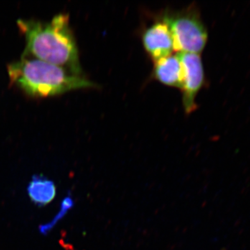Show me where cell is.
<instances>
[{
  "instance_id": "obj_3",
  "label": "cell",
  "mask_w": 250,
  "mask_h": 250,
  "mask_svg": "<svg viewBox=\"0 0 250 250\" xmlns=\"http://www.w3.org/2000/svg\"><path fill=\"white\" fill-rule=\"evenodd\" d=\"M164 21L172 33L174 50L186 53H201L207 45L208 32L195 6L179 11H166Z\"/></svg>"
},
{
  "instance_id": "obj_1",
  "label": "cell",
  "mask_w": 250,
  "mask_h": 250,
  "mask_svg": "<svg viewBox=\"0 0 250 250\" xmlns=\"http://www.w3.org/2000/svg\"><path fill=\"white\" fill-rule=\"evenodd\" d=\"M17 25L26 41L23 53L83 75L68 14L60 13L47 22L18 19Z\"/></svg>"
},
{
  "instance_id": "obj_7",
  "label": "cell",
  "mask_w": 250,
  "mask_h": 250,
  "mask_svg": "<svg viewBox=\"0 0 250 250\" xmlns=\"http://www.w3.org/2000/svg\"><path fill=\"white\" fill-rule=\"evenodd\" d=\"M28 194L36 205L45 206L55 197V185L45 177L35 175L28 186Z\"/></svg>"
},
{
  "instance_id": "obj_6",
  "label": "cell",
  "mask_w": 250,
  "mask_h": 250,
  "mask_svg": "<svg viewBox=\"0 0 250 250\" xmlns=\"http://www.w3.org/2000/svg\"><path fill=\"white\" fill-rule=\"evenodd\" d=\"M153 75L163 84L181 89L183 83V67L178 54H172L154 62Z\"/></svg>"
},
{
  "instance_id": "obj_4",
  "label": "cell",
  "mask_w": 250,
  "mask_h": 250,
  "mask_svg": "<svg viewBox=\"0 0 250 250\" xmlns=\"http://www.w3.org/2000/svg\"><path fill=\"white\" fill-rule=\"evenodd\" d=\"M183 67V83L182 90L184 111L187 114L197 108L195 99L205 83V70L200 54L179 52Z\"/></svg>"
},
{
  "instance_id": "obj_2",
  "label": "cell",
  "mask_w": 250,
  "mask_h": 250,
  "mask_svg": "<svg viewBox=\"0 0 250 250\" xmlns=\"http://www.w3.org/2000/svg\"><path fill=\"white\" fill-rule=\"evenodd\" d=\"M7 71L10 83L32 98H47L95 87L84 75L24 53L19 60L8 64Z\"/></svg>"
},
{
  "instance_id": "obj_5",
  "label": "cell",
  "mask_w": 250,
  "mask_h": 250,
  "mask_svg": "<svg viewBox=\"0 0 250 250\" xmlns=\"http://www.w3.org/2000/svg\"><path fill=\"white\" fill-rule=\"evenodd\" d=\"M142 42L146 52L154 62L172 55L175 51L172 33L162 21L154 22L144 31Z\"/></svg>"
}]
</instances>
